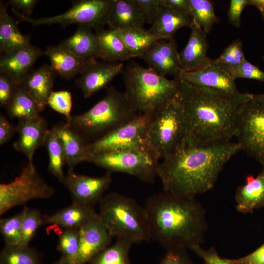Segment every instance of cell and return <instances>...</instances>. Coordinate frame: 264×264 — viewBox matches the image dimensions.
Wrapping results in <instances>:
<instances>
[{"instance_id":"obj_1","label":"cell","mask_w":264,"mask_h":264,"mask_svg":"<svg viewBox=\"0 0 264 264\" xmlns=\"http://www.w3.org/2000/svg\"><path fill=\"white\" fill-rule=\"evenodd\" d=\"M177 99L184 118L181 143L206 146L229 142L236 136L241 114L250 95H234L179 78Z\"/></svg>"},{"instance_id":"obj_2","label":"cell","mask_w":264,"mask_h":264,"mask_svg":"<svg viewBox=\"0 0 264 264\" xmlns=\"http://www.w3.org/2000/svg\"><path fill=\"white\" fill-rule=\"evenodd\" d=\"M241 150L238 142L231 141L206 146L181 143L158 165L163 192L195 198L210 190L224 165Z\"/></svg>"},{"instance_id":"obj_3","label":"cell","mask_w":264,"mask_h":264,"mask_svg":"<svg viewBox=\"0 0 264 264\" xmlns=\"http://www.w3.org/2000/svg\"><path fill=\"white\" fill-rule=\"evenodd\" d=\"M144 208L152 239L166 249H191L203 243L208 228L206 211L195 198L163 192L148 198Z\"/></svg>"},{"instance_id":"obj_4","label":"cell","mask_w":264,"mask_h":264,"mask_svg":"<svg viewBox=\"0 0 264 264\" xmlns=\"http://www.w3.org/2000/svg\"><path fill=\"white\" fill-rule=\"evenodd\" d=\"M126 98L133 110L152 115L176 98L179 78L169 80L149 67L131 61L122 71Z\"/></svg>"},{"instance_id":"obj_5","label":"cell","mask_w":264,"mask_h":264,"mask_svg":"<svg viewBox=\"0 0 264 264\" xmlns=\"http://www.w3.org/2000/svg\"><path fill=\"white\" fill-rule=\"evenodd\" d=\"M99 202V217L112 238L133 244L152 239L145 208L134 199L113 192Z\"/></svg>"},{"instance_id":"obj_6","label":"cell","mask_w":264,"mask_h":264,"mask_svg":"<svg viewBox=\"0 0 264 264\" xmlns=\"http://www.w3.org/2000/svg\"><path fill=\"white\" fill-rule=\"evenodd\" d=\"M137 113L125 93L110 86L102 100L88 111L72 116L67 124L89 143L128 122Z\"/></svg>"},{"instance_id":"obj_7","label":"cell","mask_w":264,"mask_h":264,"mask_svg":"<svg viewBox=\"0 0 264 264\" xmlns=\"http://www.w3.org/2000/svg\"><path fill=\"white\" fill-rule=\"evenodd\" d=\"M184 124L182 110L177 97L153 114L147 128L149 146L160 159L173 152L182 142Z\"/></svg>"},{"instance_id":"obj_8","label":"cell","mask_w":264,"mask_h":264,"mask_svg":"<svg viewBox=\"0 0 264 264\" xmlns=\"http://www.w3.org/2000/svg\"><path fill=\"white\" fill-rule=\"evenodd\" d=\"M159 160L151 151L131 149L99 153L92 155L89 162L107 172L125 173L153 183L157 176Z\"/></svg>"},{"instance_id":"obj_9","label":"cell","mask_w":264,"mask_h":264,"mask_svg":"<svg viewBox=\"0 0 264 264\" xmlns=\"http://www.w3.org/2000/svg\"><path fill=\"white\" fill-rule=\"evenodd\" d=\"M114 0H79L73 1L72 6L66 12L54 16L32 19L12 8L16 17L21 22L34 26L43 24H59L64 27L72 23L89 26L95 30L103 28L108 24Z\"/></svg>"},{"instance_id":"obj_10","label":"cell","mask_w":264,"mask_h":264,"mask_svg":"<svg viewBox=\"0 0 264 264\" xmlns=\"http://www.w3.org/2000/svg\"><path fill=\"white\" fill-rule=\"evenodd\" d=\"M54 191L37 173L34 165L27 164L14 180L0 184V216L31 200L48 198Z\"/></svg>"},{"instance_id":"obj_11","label":"cell","mask_w":264,"mask_h":264,"mask_svg":"<svg viewBox=\"0 0 264 264\" xmlns=\"http://www.w3.org/2000/svg\"><path fill=\"white\" fill-rule=\"evenodd\" d=\"M150 115L137 113L128 122L88 143V150L91 157L101 153L131 149L148 150L153 152L147 138Z\"/></svg>"},{"instance_id":"obj_12","label":"cell","mask_w":264,"mask_h":264,"mask_svg":"<svg viewBox=\"0 0 264 264\" xmlns=\"http://www.w3.org/2000/svg\"><path fill=\"white\" fill-rule=\"evenodd\" d=\"M235 137L241 150L264 164V105L250 97L241 114Z\"/></svg>"},{"instance_id":"obj_13","label":"cell","mask_w":264,"mask_h":264,"mask_svg":"<svg viewBox=\"0 0 264 264\" xmlns=\"http://www.w3.org/2000/svg\"><path fill=\"white\" fill-rule=\"evenodd\" d=\"M111 174L107 172L100 176H90L69 169L63 183L69 190L73 202L93 207L100 202L103 194L109 188L112 181Z\"/></svg>"},{"instance_id":"obj_14","label":"cell","mask_w":264,"mask_h":264,"mask_svg":"<svg viewBox=\"0 0 264 264\" xmlns=\"http://www.w3.org/2000/svg\"><path fill=\"white\" fill-rule=\"evenodd\" d=\"M139 58L147 64L148 67L164 77L172 75L178 78L183 71L177 44L173 38L156 42Z\"/></svg>"},{"instance_id":"obj_15","label":"cell","mask_w":264,"mask_h":264,"mask_svg":"<svg viewBox=\"0 0 264 264\" xmlns=\"http://www.w3.org/2000/svg\"><path fill=\"white\" fill-rule=\"evenodd\" d=\"M80 240L77 253L70 264H86L108 247L112 239L99 215L79 229Z\"/></svg>"},{"instance_id":"obj_16","label":"cell","mask_w":264,"mask_h":264,"mask_svg":"<svg viewBox=\"0 0 264 264\" xmlns=\"http://www.w3.org/2000/svg\"><path fill=\"white\" fill-rule=\"evenodd\" d=\"M190 84L211 88L227 93L240 95L242 92L238 89L235 79L221 68L215 59L202 68L193 71H183L179 78Z\"/></svg>"},{"instance_id":"obj_17","label":"cell","mask_w":264,"mask_h":264,"mask_svg":"<svg viewBox=\"0 0 264 264\" xmlns=\"http://www.w3.org/2000/svg\"><path fill=\"white\" fill-rule=\"evenodd\" d=\"M19 137L13 147L23 153L27 158L30 165L34 166L33 157L35 151L45 145L48 128L46 120L41 115L32 119L19 120L15 127Z\"/></svg>"},{"instance_id":"obj_18","label":"cell","mask_w":264,"mask_h":264,"mask_svg":"<svg viewBox=\"0 0 264 264\" xmlns=\"http://www.w3.org/2000/svg\"><path fill=\"white\" fill-rule=\"evenodd\" d=\"M44 52L30 43L22 47L3 53L0 58V70L7 74L18 86L31 71L38 58Z\"/></svg>"},{"instance_id":"obj_19","label":"cell","mask_w":264,"mask_h":264,"mask_svg":"<svg viewBox=\"0 0 264 264\" xmlns=\"http://www.w3.org/2000/svg\"><path fill=\"white\" fill-rule=\"evenodd\" d=\"M123 70L122 63L96 62L76 81L85 97L88 98L105 88Z\"/></svg>"},{"instance_id":"obj_20","label":"cell","mask_w":264,"mask_h":264,"mask_svg":"<svg viewBox=\"0 0 264 264\" xmlns=\"http://www.w3.org/2000/svg\"><path fill=\"white\" fill-rule=\"evenodd\" d=\"M190 27L191 30L188 42L179 52L181 68L184 71L199 69L211 59L207 56L209 44L207 33L194 22Z\"/></svg>"},{"instance_id":"obj_21","label":"cell","mask_w":264,"mask_h":264,"mask_svg":"<svg viewBox=\"0 0 264 264\" xmlns=\"http://www.w3.org/2000/svg\"><path fill=\"white\" fill-rule=\"evenodd\" d=\"M44 52L48 57L50 65L56 74L66 80L83 74L97 62L96 59L80 58L60 44L47 46Z\"/></svg>"},{"instance_id":"obj_22","label":"cell","mask_w":264,"mask_h":264,"mask_svg":"<svg viewBox=\"0 0 264 264\" xmlns=\"http://www.w3.org/2000/svg\"><path fill=\"white\" fill-rule=\"evenodd\" d=\"M56 75L50 65H44L31 71L18 86L33 98L42 111L47 105L48 99L53 91Z\"/></svg>"},{"instance_id":"obj_23","label":"cell","mask_w":264,"mask_h":264,"mask_svg":"<svg viewBox=\"0 0 264 264\" xmlns=\"http://www.w3.org/2000/svg\"><path fill=\"white\" fill-rule=\"evenodd\" d=\"M53 128L62 143L65 163L69 169L74 170L82 162H89L91 156L88 150L89 143L79 133L66 122L58 124Z\"/></svg>"},{"instance_id":"obj_24","label":"cell","mask_w":264,"mask_h":264,"mask_svg":"<svg viewBox=\"0 0 264 264\" xmlns=\"http://www.w3.org/2000/svg\"><path fill=\"white\" fill-rule=\"evenodd\" d=\"M235 200L236 208L241 213H252L264 207V169L256 177L246 176L245 184L237 187Z\"/></svg>"},{"instance_id":"obj_25","label":"cell","mask_w":264,"mask_h":264,"mask_svg":"<svg viewBox=\"0 0 264 264\" xmlns=\"http://www.w3.org/2000/svg\"><path fill=\"white\" fill-rule=\"evenodd\" d=\"M98 216L93 207L73 203L54 214L44 218V223L56 225L64 229H78Z\"/></svg>"},{"instance_id":"obj_26","label":"cell","mask_w":264,"mask_h":264,"mask_svg":"<svg viewBox=\"0 0 264 264\" xmlns=\"http://www.w3.org/2000/svg\"><path fill=\"white\" fill-rule=\"evenodd\" d=\"M145 21L137 0H114L108 24L115 30L144 28Z\"/></svg>"},{"instance_id":"obj_27","label":"cell","mask_w":264,"mask_h":264,"mask_svg":"<svg viewBox=\"0 0 264 264\" xmlns=\"http://www.w3.org/2000/svg\"><path fill=\"white\" fill-rule=\"evenodd\" d=\"M193 22L190 13L162 5L158 16L148 31L164 39H171L177 31L183 27H190Z\"/></svg>"},{"instance_id":"obj_28","label":"cell","mask_w":264,"mask_h":264,"mask_svg":"<svg viewBox=\"0 0 264 264\" xmlns=\"http://www.w3.org/2000/svg\"><path fill=\"white\" fill-rule=\"evenodd\" d=\"M99 45V58L105 62L122 63L133 58L117 30H95Z\"/></svg>"},{"instance_id":"obj_29","label":"cell","mask_w":264,"mask_h":264,"mask_svg":"<svg viewBox=\"0 0 264 264\" xmlns=\"http://www.w3.org/2000/svg\"><path fill=\"white\" fill-rule=\"evenodd\" d=\"M91 28L79 25L76 31L60 44L76 56L84 59L99 58L98 37Z\"/></svg>"},{"instance_id":"obj_30","label":"cell","mask_w":264,"mask_h":264,"mask_svg":"<svg viewBox=\"0 0 264 264\" xmlns=\"http://www.w3.org/2000/svg\"><path fill=\"white\" fill-rule=\"evenodd\" d=\"M8 4L0 1V50L5 53L30 44V36L22 34L7 12Z\"/></svg>"},{"instance_id":"obj_31","label":"cell","mask_w":264,"mask_h":264,"mask_svg":"<svg viewBox=\"0 0 264 264\" xmlns=\"http://www.w3.org/2000/svg\"><path fill=\"white\" fill-rule=\"evenodd\" d=\"M118 31L133 58H140L156 42L164 39L150 33L144 28H131Z\"/></svg>"},{"instance_id":"obj_32","label":"cell","mask_w":264,"mask_h":264,"mask_svg":"<svg viewBox=\"0 0 264 264\" xmlns=\"http://www.w3.org/2000/svg\"><path fill=\"white\" fill-rule=\"evenodd\" d=\"M6 107L9 115L19 120L34 118L41 115V111L35 101L18 86Z\"/></svg>"},{"instance_id":"obj_33","label":"cell","mask_w":264,"mask_h":264,"mask_svg":"<svg viewBox=\"0 0 264 264\" xmlns=\"http://www.w3.org/2000/svg\"><path fill=\"white\" fill-rule=\"evenodd\" d=\"M131 242L116 239L111 245L100 252L90 261V264H132L129 257Z\"/></svg>"},{"instance_id":"obj_34","label":"cell","mask_w":264,"mask_h":264,"mask_svg":"<svg viewBox=\"0 0 264 264\" xmlns=\"http://www.w3.org/2000/svg\"><path fill=\"white\" fill-rule=\"evenodd\" d=\"M45 145L49 157L48 170L60 181L63 182L65 177L63 169L66 164L65 154L62 143L53 128L47 133Z\"/></svg>"},{"instance_id":"obj_35","label":"cell","mask_w":264,"mask_h":264,"mask_svg":"<svg viewBox=\"0 0 264 264\" xmlns=\"http://www.w3.org/2000/svg\"><path fill=\"white\" fill-rule=\"evenodd\" d=\"M190 14L194 22L207 34L220 20L216 16L214 3L210 0H189Z\"/></svg>"},{"instance_id":"obj_36","label":"cell","mask_w":264,"mask_h":264,"mask_svg":"<svg viewBox=\"0 0 264 264\" xmlns=\"http://www.w3.org/2000/svg\"><path fill=\"white\" fill-rule=\"evenodd\" d=\"M0 264H41V258L29 246H5L0 253Z\"/></svg>"},{"instance_id":"obj_37","label":"cell","mask_w":264,"mask_h":264,"mask_svg":"<svg viewBox=\"0 0 264 264\" xmlns=\"http://www.w3.org/2000/svg\"><path fill=\"white\" fill-rule=\"evenodd\" d=\"M245 58L242 42L241 39H237L229 44L215 61L221 68L232 76Z\"/></svg>"},{"instance_id":"obj_38","label":"cell","mask_w":264,"mask_h":264,"mask_svg":"<svg viewBox=\"0 0 264 264\" xmlns=\"http://www.w3.org/2000/svg\"><path fill=\"white\" fill-rule=\"evenodd\" d=\"M25 215V208L19 214L0 220V230L5 246H19L22 238V229Z\"/></svg>"},{"instance_id":"obj_39","label":"cell","mask_w":264,"mask_h":264,"mask_svg":"<svg viewBox=\"0 0 264 264\" xmlns=\"http://www.w3.org/2000/svg\"><path fill=\"white\" fill-rule=\"evenodd\" d=\"M79 230L64 229L61 233L58 249L62 253L60 260L65 264H70L75 257L79 248Z\"/></svg>"},{"instance_id":"obj_40","label":"cell","mask_w":264,"mask_h":264,"mask_svg":"<svg viewBox=\"0 0 264 264\" xmlns=\"http://www.w3.org/2000/svg\"><path fill=\"white\" fill-rule=\"evenodd\" d=\"M25 215L23 220L22 238L19 246L26 247L34 236L39 227L44 223V218L40 212L35 209L25 207Z\"/></svg>"},{"instance_id":"obj_41","label":"cell","mask_w":264,"mask_h":264,"mask_svg":"<svg viewBox=\"0 0 264 264\" xmlns=\"http://www.w3.org/2000/svg\"><path fill=\"white\" fill-rule=\"evenodd\" d=\"M47 105L56 111L65 115L67 123L70 122L72 118L70 112L72 103V96L69 91H53L48 99Z\"/></svg>"},{"instance_id":"obj_42","label":"cell","mask_w":264,"mask_h":264,"mask_svg":"<svg viewBox=\"0 0 264 264\" xmlns=\"http://www.w3.org/2000/svg\"><path fill=\"white\" fill-rule=\"evenodd\" d=\"M235 79L244 78L264 83V71L246 58L233 74Z\"/></svg>"},{"instance_id":"obj_43","label":"cell","mask_w":264,"mask_h":264,"mask_svg":"<svg viewBox=\"0 0 264 264\" xmlns=\"http://www.w3.org/2000/svg\"><path fill=\"white\" fill-rule=\"evenodd\" d=\"M18 85L6 73H0V105L7 107L10 102Z\"/></svg>"},{"instance_id":"obj_44","label":"cell","mask_w":264,"mask_h":264,"mask_svg":"<svg viewBox=\"0 0 264 264\" xmlns=\"http://www.w3.org/2000/svg\"><path fill=\"white\" fill-rule=\"evenodd\" d=\"M166 250L159 264H194L186 248H173Z\"/></svg>"},{"instance_id":"obj_45","label":"cell","mask_w":264,"mask_h":264,"mask_svg":"<svg viewBox=\"0 0 264 264\" xmlns=\"http://www.w3.org/2000/svg\"><path fill=\"white\" fill-rule=\"evenodd\" d=\"M191 250L200 257L205 264H236L230 261L229 259L220 257L214 246L205 250L201 246L197 245L191 248Z\"/></svg>"},{"instance_id":"obj_46","label":"cell","mask_w":264,"mask_h":264,"mask_svg":"<svg viewBox=\"0 0 264 264\" xmlns=\"http://www.w3.org/2000/svg\"><path fill=\"white\" fill-rule=\"evenodd\" d=\"M145 23L153 24L158 16L162 6L161 0H137Z\"/></svg>"},{"instance_id":"obj_47","label":"cell","mask_w":264,"mask_h":264,"mask_svg":"<svg viewBox=\"0 0 264 264\" xmlns=\"http://www.w3.org/2000/svg\"><path fill=\"white\" fill-rule=\"evenodd\" d=\"M248 6V0H231L227 12L229 22L232 25L240 27L241 25V15L245 7Z\"/></svg>"},{"instance_id":"obj_48","label":"cell","mask_w":264,"mask_h":264,"mask_svg":"<svg viewBox=\"0 0 264 264\" xmlns=\"http://www.w3.org/2000/svg\"><path fill=\"white\" fill-rule=\"evenodd\" d=\"M229 260L236 264H264V242L249 254L240 258Z\"/></svg>"},{"instance_id":"obj_49","label":"cell","mask_w":264,"mask_h":264,"mask_svg":"<svg viewBox=\"0 0 264 264\" xmlns=\"http://www.w3.org/2000/svg\"><path fill=\"white\" fill-rule=\"evenodd\" d=\"M16 132L14 127L7 120L6 118L0 114V145H1L8 141L14 132Z\"/></svg>"},{"instance_id":"obj_50","label":"cell","mask_w":264,"mask_h":264,"mask_svg":"<svg viewBox=\"0 0 264 264\" xmlns=\"http://www.w3.org/2000/svg\"><path fill=\"white\" fill-rule=\"evenodd\" d=\"M38 1L37 0H10L7 3L17 10H22L25 15L29 17Z\"/></svg>"},{"instance_id":"obj_51","label":"cell","mask_w":264,"mask_h":264,"mask_svg":"<svg viewBox=\"0 0 264 264\" xmlns=\"http://www.w3.org/2000/svg\"><path fill=\"white\" fill-rule=\"evenodd\" d=\"M161 1L162 5L176 11L190 14L189 0H161Z\"/></svg>"},{"instance_id":"obj_52","label":"cell","mask_w":264,"mask_h":264,"mask_svg":"<svg viewBox=\"0 0 264 264\" xmlns=\"http://www.w3.org/2000/svg\"><path fill=\"white\" fill-rule=\"evenodd\" d=\"M257 7L261 12L262 18L264 21V0H248V6Z\"/></svg>"},{"instance_id":"obj_53","label":"cell","mask_w":264,"mask_h":264,"mask_svg":"<svg viewBox=\"0 0 264 264\" xmlns=\"http://www.w3.org/2000/svg\"><path fill=\"white\" fill-rule=\"evenodd\" d=\"M250 99L257 103L264 105V92L261 93H250Z\"/></svg>"},{"instance_id":"obj_54","label":"cell","mask_w":264,"mask_h":264,"mask_svg":"<svg viewBox=\"0 0 264 264\" xmlns=\"http://www.w3.org/2000/svg\"><path fill=\"white\" fill-rule=\"evenodd\" d=\"M54 264H64V263L62 262L61 261H58V262H57L56 263Z\"/></svg>"},{"instance_id":"obj_55","label":"cell","mask_w":264,"mask_h":264,"mask_svg":"<svg viewBox=\"0 0 264 264\" xmlns=\"http://www.w3.org/2000/svg\"><path fill=\"white\" fill-rule=\"evenodd\" d=\"M262 59L264 60V54H263V55L262 56Z\"/></svg>"}]
</instances>
